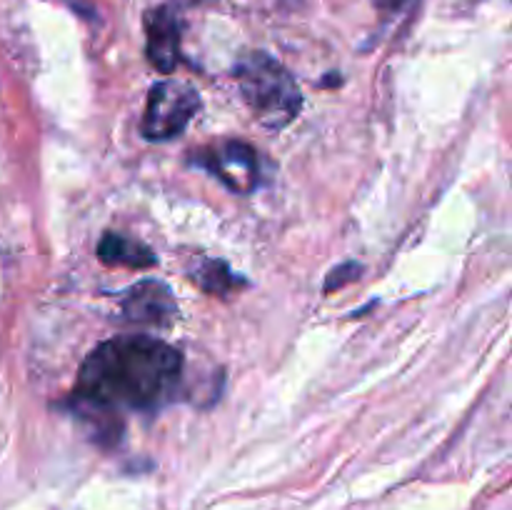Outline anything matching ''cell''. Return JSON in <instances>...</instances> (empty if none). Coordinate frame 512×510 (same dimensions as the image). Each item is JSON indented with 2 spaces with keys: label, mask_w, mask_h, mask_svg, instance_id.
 <instances>
[{
  "label": "cell",
  "mask_w": 512,
  "mask_h": 510,
  "mask_svg": "<svg viewBox=\"0 0 512 510\" xmlns=\"http://www.w3.org/2000/svg\"><path fill=\"white\" fill-rule=\"evenodd\" d=\"M180 375L183 355L173 345L150 335H120L85 358L73 403L88 415L155 410L173 395Z\"/></svg>",
  "instance_id": "6da1fadb"
},
{
  "label": "cell",
  "mask_w": 512,
  "mask_h": 510,
  "mask_svg": "<svg viewBox=\"0 0 512 510\" xmlns=\"http://www.w3.org/2000/svg\"><path fill=\"white\" fill-rule=\"evenodd\" d=\"M123 310L135 323H168L170 315H175V303L165 285L145 280V283L128 290Z\"/></svg>",
  "instance_id": "8992f818"
},
{
  "label": "cell",
  "mask_w": 512,
  "mask_h": 510,
  "mask_svg": "<svg viewBox=\"0 0 512 510\" xmlns=\"http://www.w3.org/2000/svg\"><path fill=\"white\" fill-rule=\"evenodd\" d=\"M178 3H183V5H203V3H210V0H178Z\"/></svg>",
  "instance_id": "8fae6325"
},
{
  "label": "cell",
  "mask_w": 512,
  "mask_h": 510,
  "mask_svg": "<svg viewBox=\"0 0 512 510\" xmlns=\"http://www.w3.org/2000/svg\"><path fill=\"white\" fill-rule=\"evenodd\" d=\"M413 3V0H378V8L380 10H403L405 5H410Z\"/></svg>",
  "instance_id": "30bf717a"
},
{
  "label": "cell",
  "mask_w": 512,
  "mask_h": 510,
  "mask_svg": "<svg viewBox=\"0 0 512 510\" xmlns=\"http://www.w3.org/2000/svg\"><path fill=\"white\" fill-rule=\"evenodd\" d=\"M355 273H360V265H355V263H345V265H340V268H335L333 273H330V278H328V283H325V290H330V288H340V285L343 283H348V280H353V278H358V275Z\"/></svg>",
  "instance_id": "9c48e42d"
},
{
  "label": "cell",
  "mask_w": 512,
  "mask_h": 510,
  "mask_svg": "<svg viewBox=\"0 0 512 510\" xmlns=\"http://www.w3.org/2000/svg\"><path fill=\"white\" fill-rule=\"evenodd\" d=\"M190 160L200 168L210 170L220 183L238 195L253 193L260 185V163L253 145L243 140H225L210 148L190 153Z\"/></svg>",
  "instance_id": "277c9868"
},
{
  "label": "cell",
  "mask_w": 512,
  "mask_h": 510,
  "mask_svg": "<svg viewBox=\"0 0 512 510\" xmlns=\"http://www.w3.org/2000/svg\"><path fill=\"white\" fill-rule=\"evenodd\" d=\"M190 278L205 290V293H215V295H225L233 290V273L228 270V265L220 263V260H208V263L200 265Z\"/></svg>",
  "instance_id": "ba28073f"
},
{
  "label": "cell",
  "mask_w": 512,
  "mask_h": 510,
  "mask_svg": "<svg viewBox=\"0 0 512 510\" xmlns=\"http://www.w3.org/2000/svg\"><path fill=\"white\" fill-rule=\"evenodd\" d=\"M145 55L160 73H173L180 63V25L168 5L145 13Z\"/></svg>",
  "instance_id": "5b68a950"
},
{
  "label": "cell",
  "mask_w": 512,
  "mask_h": 510,
  "mask_svg": "<svg viewBox=\"0 0 512 510\" xmlns=\"http://www.w3.org/2000/svg\"><path fill=\"white\" fill-rule=\"evenodd\" d=\"M235 80L255 118L270 130H280L298 118L303 93L293 75L268 53H250L235 65Z\"/></svg>",
  "instance_id": "7a4b0ae2"
},
{
  "label": "cell",
  "mask_w": 512,
  "mask_h": 510,
  "mask_svg": "<svg viewBox=\"0 0 512 510\" xmlns=\"http://www.w3.org/2000/svg\"><path fill=\"white\" fill-rule=\"evenodd\" d=\"M200 110V95L193 85L180 80H163L148 93L143 115V135L148 140L178 138Z\"/></svg>",
  "instance_id": "3957f363"
},
{
  "label": "cell",
  "mask_w": 512,
  "mask_h": 510,
  "mask_svg": "<svg viewBox=\"0 0 512 510\" xmlns=\"http://www.w3.org/2000/svg\"><path fill=\"white\" fill-rule=\"evenodd\" d=\"M98 258L105 265H133V268H150L155 265V253L138 240L123 238L118 233H105L98 245Z\"/></svg>",
  "instance_id": "52a82bcc"
}]
</instances>
